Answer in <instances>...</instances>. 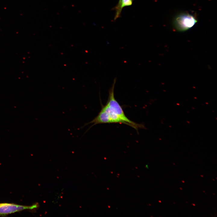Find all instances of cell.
I'll list each match as a JSON object with an SVG mask.
<instances>
[{
  "instance_id": "10",
  "label": "cell",
  "mask_w": 217,
  "mask_h": 217,
  "mask_svg": "<svg viewBox=\"0 0 217 217\" xmlns=\"http://www.w3.org/2000/svg\"><path fill=\"white\" fill-rule=\"evenodd\" d=\"M180 189H181V190H182V188H181L180 187Z\"/></svg>"
},
{
  "instance_id": "3",
  "label": "cell",
  "mask_w": 217,
  "mask_h": 217,
  "mask_svg": "<svg viewBox=\"0 0 217 217\" xmlns=\"http://www.w3.org/2000/svg\"><path fill=\"white\" fill-rule=\"evenodd\" d=\"M197 22V20L192 15L188 13H182L175 18L173 24L177 31H184L192 27Z\"/></svg>"
},
{
  "instance_id": "4",
  "label": "cell",
  "mask_w": 217,
  "mask_h": 217,
  "mask_svg": "<svg viewBox=\"0 0 217 217\" xmlns=\"http://www.w3.org/2000/svg\"><path fill=\"white\" fill-rule=\"evenodd\" d=\"M39 206V205L37 203L30 206L7 203H0V216H5L25 209H33L37 208Z\"/></svg>"
},
{
  "instance_id": "8",
  "label": "cell",
  "mask_w": 217,
  "mask_h": 217,
  "mask_svg": "<svg viewBox=\"0 0 217 217\" xmlns=\"http://www.w3.org/2000/svg\"><path fill=\"white\" fill-rule=\"evenodd\" d=\"M182 181L184 183V181Z\"/></svg>"
},
{
  "instance_id": "6",
  "label": "cell",
  "mask_w": 217,
  "mask_h": 217,
  "mask_svg": "<svg viewBox=\"0 0 217 217\" xmlns=\"http://www.w3.org/2000/svg\"><path fill=\"white\" fill-rule=\"evenodd\" d=\"M146 167L147 169H148V164L146 165Z\"/></svg>"
},
{
  "instance_id": "9",
  "label": "cell",
  "mask_w": 217,
  "mask_h": 217,
  "mask_svg": "<svg viewBox=\"0 0 217 217\" xmlns=\"http://www.w3.org/2000/svg\"><path fill=\"white\" fill-rule=\"evenodd\" d=\"M200 176H201V177H203V175H201Z\"/></svg>"
},
{
  "instance_id": "1",
  "label": "cell",
  "mask_w": 217,
  "mask_h": 217,
  "mask_svg": "<svg viewBox=\"0 0 217 217\" xmlns=\"http://www.w3.org/2000/svg\"><path fill=\"white\" fill-rule=\"evenodd\" d=\"M104 123H119L130 126L129 124L126 121L115 113L105 104V105H102L101 110L95 118L89 122L85 124L80 129L83 128L90 124H93L86 131L85 133L95 125Z\"/></svg>"
},
{
  "instance_id": "2",
  "label": "cell",
  "mask_w": 217,
  "mask_h": 217,
  "mask_svg": "<svg viewBox=\"0 0 217 217\" xmlns=\"http://www.w3.org/2000/svg\"><path fill=\"white\" fill-rule=\"evenodd\" d=\"M116 79L115 78L113 81L112 87L109 91L108 98L106 105L115 113L126 121L130 124V126L138 131L139 128H144L143 125L137 123L129 119L126 116L123 110L114 96V88Z\"/></svg>"
},
{
  "instance_id": "5",
  "label": "cell",
  "mask_w": 217,
  "mask_h": 217,
  "mask_svg": "<svg viewBox=\"0 0 217 217\" xmlns=\"http://www.w3.org/2000/svg\"><path fill=\"white\" fill-rule=\"evenodd\" d=\"M132 0H119L118 4L115 7L116 13L114 19H116L120 16L123 8L130 6L132 5Z\"/></svg>"
},
{
  "instance_id": "7",
  "label": "cell",
  "mask_w": 217,
  "mask_h": 217,
  "mask_svg": "<svg viewBox=\"0 0 217 217\" xmlns=\"http://www.w3.org/2000/svg\"><path fill=\"white\" fill-rule=\"evenodd\" d=\"M192 204L193 205V206H195V205L194 204H193V203H192Z\"/></svg>"
}]
</instances>
